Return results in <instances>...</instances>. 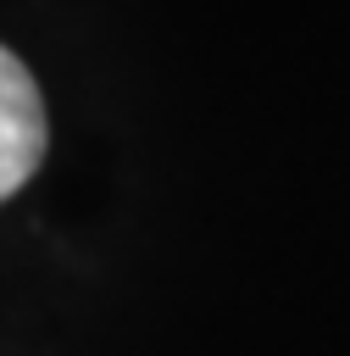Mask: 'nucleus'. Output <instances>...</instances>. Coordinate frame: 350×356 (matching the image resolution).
<instances>
[{"mask_svg": "<svg viewBox=\"0 0 350 356\" xmlns=\"http://www.w3.org/2000/svg\"><path fill=\"white\" fill-rule=\"evenodd\" d=\"M44 145H50V122H44L39 83L0 44V200L33 178V167L44 161Z\"/></svg>", "mask_w": 350, "mask_h": 356, "instance_id": "1", "label": "nucleus"}]
</instances>
